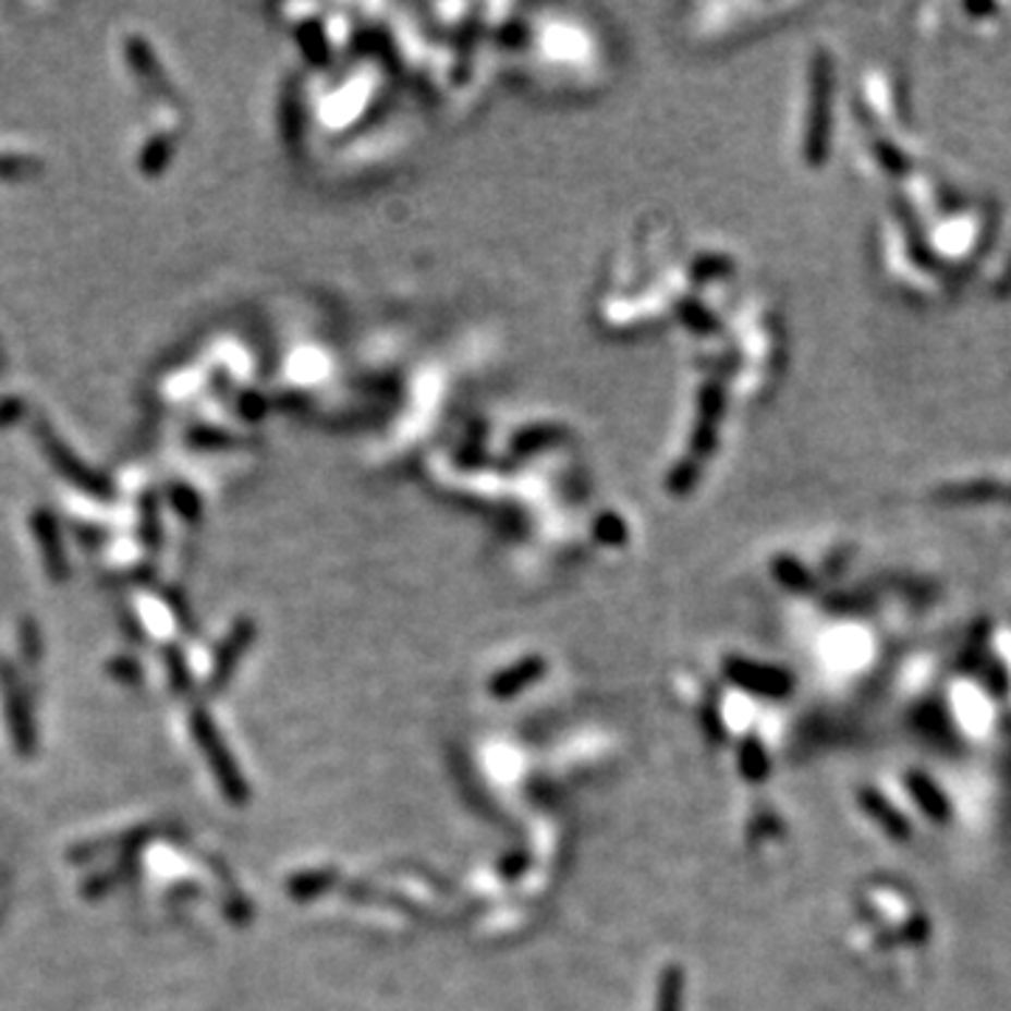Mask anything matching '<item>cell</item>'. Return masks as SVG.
Returning a JSON list of instances; mask_svg holds the SVG:
<instances>
[{"instance_id": "6da1fadb", "label": "cell", "mask_w": 1011, "mask_h": 1011, "mask_svg": "<svg viewBox=\"0 0 1011 1011\" xmlns=\"http://www.w3.org/2000/svg\"><path fill=\"white\" fill-rule=\"evenodd\" d=\"M728 674H731L733 683L753 694H762V697H784L792 685V680L779 669H765V666L747 663V660H731Z\"/></svg>"}, {"instance_id": "7a4b0ae2", "label": "cell", "mask_w": 1011, "mask_h": 1011, "mask_svg": "<svg viewBox=\"0 0 1011 1011\" xmlns=\"http://www.w3.org/2000/svg\"><path fill=\"white\" fill-rule=\"evenodd\" d=\"M197 736H200L203 747H206L208 756H211L214 772L220 776L222 790H226L233 801L245 799V795H247L245 784H242L240 772H236V767H233V762H231V756H228L226 747L220 745V739H217L214 728L208 726V717H197Z\"/></svg>"}, {"instance_id": "3957f363", "label": "cell", "mask_w": 1011, "mask_h": 1011, "mask_svg": "<svg viewBox=\"0 0 1011 1011\" xmlns=\"http://www.w3.org/2000/svg\"><path fill=\"white\" fill-rule=\"evenodd\" d=\"M543 669H546V663H543L539 658L523 660V663H517V666H512V669L500 672L498 678L492 680V685H489V692H492L495 697H500V699L514 697V694L523 692V689H526L528 683H534V680H537L539 674H543Z\"/></svg>"}, {"instance_id": "277c9868", "label": "cell", "mask_w": 1011, "mask_h": 1011, "mask_svg": "<svg viewBox=\"0 0 1011 1011\" xmlns=\"http://www.w3.org/2000/svg\"><path fill=\"white\" fill-rule=\"evenodd\" d=\"M46 447H48V455H51L53 464L62 470V475H71V478H74L80 486H85V489H105V484H101L96 475L87 473L85 466H82L74 455L68 453L65 447L53 439V436H48V433H46Z\"/></svg>"}, {"instance_id": "5b68a950", "label": "cell", "mask_w": 1011, "mask_h": 1011, "mask_svg": "<svg viewBox=\"0 0 1011 1011\" xmlns=\"http://www.w3.org/2000/svg\"><path fill=\"white\" fill-rule=\"evenodd\" d=\"M658 1011H683V972L669 966L660 978Z\"/></svg>"}, {"instance_id": "8992f818", "label": "cell", "mask_w": 1011, "mask_h": 1011, "mask_svg": "<svg viewBox=\"0 0 1011 1011\" xmlns=\"http://www.w3.org/2000/svg\"><path fill=\"white\" fill-rule=\"evenodd\" d=\"M739 770L745 772V779L751 781H762L767 776V753L765 747L758 745V739H747L742 751H739Z\"/></svg>"}, {"instance_id": "52a82bcc", "label": "cell", "mask_w": 1011, "mask_h": 1011, "mask_svg": "<svg viewBox=\"0 0 1011 1011\" xmlns=\"http://www.w3.org/2000/svg\"><path fill=\"white\" fill-rule=\"evenodd\" d=\"M34 528H37V537H40V546H42V551H46L48 565H51V571L57 573V576H60V573H62V557H60V543H57V532H53L51 517H48V514H42V512H37V517H34Z\"/></svg>"}, {"instance_id": "ba28073f", "label": "cell", "mask_w": 1011, "mask_h": 1011, "mask_svg": "<svg viewBox=\"0 0 1011 1011\" xmlns=\"http://www.w3.org/2000/svg\"><path fill=\"white\" fill-rule=\"evenodd\" d=\"M332 882V874H304V877H299L295 882H290V893H295L299 899H309L313 893L327 891Z\"/></svg>"}, {"instance_id": "9c48e42d", "label": "cell", "mask_w": 1011, "mask_h": 1011, "mask_svg": "<svg viewBox=\"0 0 1011 1011\" xmlns=\"http://www.w3.org/2000/svg\"><path fill=\"white\" fill-rule=\"evenodd\" d=\"M245 641H251V624H247V626H240V630L233 632L231 644H228V649H226V653H222V658H220V666H217V683H220L222 678H228V672H231L233 660L240 658V649H242V646H245Z\"/></svg>"}, {"instance_id": "30bf717a", "label": "cell", "mask_w": 1011, "mask_h": 1011, "mask_svg": "<svg viewBox=\"0 0 1011 1011\" xmlns=\"http://www.w3.org/2000/svg\"><path fill=\"white\" fill-rule=\"evenodd\" d=\"M163 163H167V147L158 141V144H153L147 153V169L149 172H155V169H160Z\"/></svg>"}]
</instances>
